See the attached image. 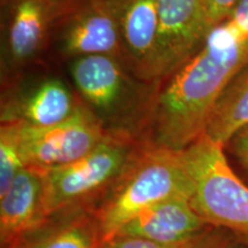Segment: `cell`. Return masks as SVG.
Masks as SVG:
<instances>
[{
  "label": "cell",
  "mask_w": 248,
  "mask_h": 248,
  "mask_svg": "<svg viewBox=\"0 0 248 248\" xmlns=\"http://www.w3.org/2000/svg\"><path fill=\"white\" fill-rule=\"evenodd\" d=\"M248 60V37L228 20L182 66L159 80L141 141L182 151L206 133L217 101Z\"/></svg>",
  "instance_id": "6da1fadb"
},
{
  "label": "cell",
  "mask_w": 248,
  "mask_h": 248,
  "mask_svg": "<svg viewBox=\"0 0 248 248\" xmlns=\"http://www.w3.org/2000/svg\"><path fill=\"white\" fill-rule=\"evenodd\" d=\"M66 67L80 101L107 132L128 133L140 139L159 80L139 78L122 60L111 55L78 58Z\"/></svg>",
  "instance_id": "7a4b0ae2"
},
{
  "label": "cell",
  "mask_w": 248,
  "mask_h": 248,
  "mask_svg": "<svg viewBox=\"0 0 248 248\" xmlns=\"http://www.w3.org/2000/svg\"><path fill=\"white\" fill-rule=\"evenodd\" d=\"M179 194L191 195L181 152L144 142L120 181L93 207L101 241L150 207Z\"/></svg>",
  "instance_id": "3957f363"
},
{
  "label": "cell",
  "mask_w": 248,
  "mask_h": 248,
  "mask_svg": "<svg viewBox=\"0 0 248 248\" xmlns=\"http://www.w3.org/2000/svg\"><path fill=\"white\" fill-rule=\"evenodd\" d=\"M142 145L144 141L128 133L107 132L97 146L78 160L37 170L42 175L47 215L94 207L120 181Z\"/></svg>",
  "instance_id": "277c9868"
},
{
  "label": "cell",
  "mask_w": 248,
  "mask_h": 248,
  "mask_svg": "<svg viewBox=\"0 0 248 248\" xmlns=\"http://www.w3.org/2000/svg\"><path fill=\"white\" fill-rule=\"evenodd\" d=\"M179 152L197 213L209 225L248 235V186L232 170L224 146L203 135Z\"/></svg>",
  "instance_id": "5b68a950"
},
{
  "label": "cell",
  "mask_w": 248,
  "mask_h": 248,
  "mask_svg": "<svg viewBox=\"0 0 248 248\" xmlns=\"http://www.w3.org/2000/svg\"><path fill=\"white\" fill-rule=\"evenodd\" d=\"M78 0H0V84L47 63L52 40Z\"/></svg>",
  "instance_id": "8992f818"
},
{
  "label": "cell",
  "mask_w": 248,
  "mask_h": 248,
  "mask_svg": "<svg viewBox=\"0 0 248 248\" xmlns=\"http://www.w3.org/2000/svg\"><path fill=\"white\" fill-rule=\"evenodd\" d=\"M80 102L70 80L44 64L1 85L0 122L44 128L67 120Z\"/></svg>",
  "instance_id": "52a82bcc"
},
{
  "label": "cell",
  "mask_w": 248,
  "mask_h": 248,
  "mask_svg": "<svg viewBox=\"0 0 248 248\" xmlns=\"http://www.w3.org/2000/svg\"><path fill=\"white\" fill-rule=\"evenodd\" d=\"M90 55L123 61L116 0H78L55 32L47 63L67 64Z\"/></svg>",
  "instance_id": "ba28073f"
},
{
  "label": "cell",
  "mask_w": 248,
  "mask_h": 248,
  "mask_svg": "<svg viewBox=\"0 0 248 248\" xmlns=\"http://www.w3.org/2000/svg\"><path fill=\"white\" fill-rule=\"evenodd\" d=\"M17 123V122H16ZM100 121L83 102L67 120L36 128L18 123V146L26 167L45 170L84 156L106 137Z\"/></svg>",
  "instance_id": "9c48e42d"
},
{
  "label": "cell",
  "mask_w": 248,
  "mask_h": 248,
  "mask_svg": "<svg viewBox=\"0 0 248 248\" xmlns=\"http://www.w3.org/2000/svg\"><path fill=\"white\" fill-rule=\"evenodd\" d=\"M157 11L156 82L197 53L210 32L206 0H157Z\"/></svg>",
  "instance_id": "30bf717a"
},
{
  "label": "cell",
  "mask_w": 248,
  "mask_h": 248,
  "mask_svg": "<svg viewBox=\"0 0 248 248\" xmlns=\"http://www.w3.org/2000/svg\"><path fill=\"white\" fill-rule=\"evenodd\" d=\"M116 6L123 62L139 78L156 82L157 0H116Z\"/></svg>",
  "instance_id": "8fae6325"
},
{
  "label": "cell",
  "mask_w": 248,
  "mask_h": 248,
  "mask_svg": "<svg viewBox=\"0 0 248 248\" xmlns=\"http://www.w3.org/2000/svg\"><path fill=\"white\" fill-rule=\"evenodd\" d=\"M44 204L42 175L26 167L0 195V244L12 248L48 219Z\"/></svg>",
  "instance_id": "7c38bea8"
},
{
  "label": "cell",
  "mask_w": 248,
  "mask_h": 248,
  "mask_svg": "<svg viewBox=\"0 0 248 248\" xmlns=\"http://www.w3.org/2000/svg\"><path fill=\"white\" fill-rule=\"evenodd\" d=\"M209 224L185 194L154 204L126 223L116 234L135 235L163 245H184L200 235ZM115 234V235H116Z\"/></svg>",
  "instance_id": "4fadbf2b"
},
{
  "label": "cell",
  "mask_w": 248,
  "mask_h": 248,
  "mask_svg": "<svg viewBox=\"0 0 248 248\" xmlns=\"http://www.w3.org/2000/svg\"><path fill=\"white\" fill-rule=\"evenodd\" d=\"M100 244L93 207H80L53 215L12 248H99Z\"/></svg>",
  "instance_id": "5bb4252c"
},
{
  "label": "cell",
  "mask_w": 248,
  "mask_h": 248,
  "mask_svg": "<svg viewBox=\"0 0 248 248\" xmlns=\"http://www.w3.org/2000/svg\"><path fill=\"white\" fill-rule=\"evenodd\" d=\"M248 124V60L232 77L215 108L204 135L225 146L241 126Z\"/></svg>",
  "instance_id": "9a60e30c"
},
{
  "label": "cell",
  "mask_w": 248,
  "mask_h": 248,
  "mask_svg": "<svg viewBox=\"0 0 248 248\" xmlns=\"http://www.w3.org/2000/svg\"><path fill=\"white\" fill-rule=\"evenodd\" d=\"M26 168L18 146V123L1 122L0 125V195H2L17 173Z\"/></svg>",
  "instance_id": "2e32d148"
},
{
  "label": "cell",
  "mask_w": 248,
  "mask_h": 248,
  "mask_svg": "<svg viewBox=\"0 0 248 248\" xmlns=\"http://www.w3.org/2000/svg\"><path fill=\"white\" fill-rule=\"evenodd\" d=\"M187 248H248L239 237L230 230L210 225L198 235Z\"/></svg>",
  "instance_id": "e0dca14e"
},
{
  "label": "cell",
  "mask_w": 248,
  "mask_h": 248,
  "mask_svg": "<svg viewBox=\"0 0 248 248\" xmlns=\"http://www.w3.org/2000/svg\"><path fill=\"white\" fill-rule=\"evenodd\" d=\"M194 240V239H193ZM184 245H163L155 243V241L145 239V238L135 237V235L116 234L109 239L101 241L99 248H187L192 241Z\"/></svg>",
  "instance_id": "ac0fdd59"
},
{
  "label": "cell",
  "mask_w": 248,
  "mask_h": 248,
  "mask_svg": "<svg viewBox=\"0 0 248 248\" xmlns=\"http://www.w3.org/2000/svg\"><path fill=\"white\" fill-rule=\"evenodd\" d=\"M224 147L230 150L241 166L248 171V124L235 131Z\"/></svg>",
  "instance_id": "d6986e66"
},
{
  "label": "cell",
  "mask_w": 248,
  "mask_h": 248,
  "mask_svg": "<svg viewBox=\"0 0 248 248\" xmlns=\"http://www.w3.org/2000/svg\"><path fill=\"white\" fill-rule=\"evenodd\" d=\"M210 30L228 18L239 0H206Z\"/></svg>",
  "instance_id": "ffe728a7"
},
{
  "label": "cell",
  "mask_w": 248,
  "mask_h": 248,
  "mask_svg": "<svg viewBox=\"0 0 248 248\" xmlns=\"http://www.w3.org/2000/svg\"><path fill=\"white\" fill-rule=\"evenodd\" d=\"M226 20L248 37V0H239Z\"/></svg>",
  "instance_id": "44dd1931"
},
{
  "label": "cell",
  "mask_w": 248,
  "mask_h": 248,
  "mask_svg": "<svg viewBox=\"0 0 248 248\" xmlns=\"http://www.w3.org/2000/svg\"><path fill=\"white\" fill-rule=\"evenodd\" d=\"M235 234H237V233H235ZM237 235L240 238L241 241H243V243L248 247V235H241V234H237Z\"/></svg>",
  "instance_id": "7402d4cb"
}]
</instances>
